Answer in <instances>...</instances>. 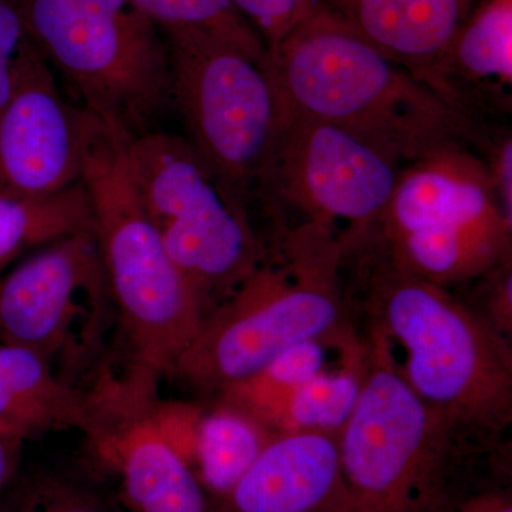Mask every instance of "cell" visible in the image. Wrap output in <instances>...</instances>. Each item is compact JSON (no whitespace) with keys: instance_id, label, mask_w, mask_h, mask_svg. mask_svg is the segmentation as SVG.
Segmentation results:
<instances>
[{"instance_id":"cell-27","label":"cell","mask_w":512,"mask_h":512,"mask_svg":"<svg viewBox=\"0 0 512 512\" xmlns=\"http://www.w3.org/2000/svg\"><path fill=\"white\" fill-rule=\"evenodd\" d=\"M29 512H106L89 495L59 484H46L33 497Z\"/></svg>"},{"instance_id":"cell-11","label":"cell","mask_w":512,"mask_h":512,"mask_svg":"<svg viewBox=\"0 0 512 512\" xmlns=\"http://www.w3.org/2000/svg\"><path fill=\"white\" fill-rule=\"evenodd\" d=\"M89 120V111L64 99L32 43L0 107V195L46 200L80 183Z\"/></svg>"},{"instance_id":"cell-28","label":"cell","mask_w":512,"mask_h":512,"mask_svg":"<svg viewBox=\"0 0 512 512\" xmlns=\"http://www.w3.org/2000/svg\"><path fill=\"white\" fill-rule=\"evenodd\" d=\"M487 163L493 183L495 197L504 217L512 224V140L511 134L501 138L491 147L490 161Z\"/></svg>"},{"instance_id":"cell-26","label":"cell","mask_w":512,"mask_h":512,"mask_svg":"<svg viewBox=\"0 0 512 512\" xmlns=\"http://www.w3.org/2000/svg\"><path fill=\"white\" fill-rule=\"evenodd\" d=\"M439 512H512L511 488L493 484L468 490L461 485Z\"/></svg>"},{"instance_id":"cell-7","label":"cell","mask_w":512,"mask_h":512,"mask_svg":"<svg viewBox=\"0 0 512 512\" xmlns=\"http://www.w3.org/2000/svg\"><path fill=\"white\" fill-rule=\"evenodd\" d=\"M127 160L144 210L207 318L261 264L264 235L187 138L128 137Z\"/></svg>"},{"instance_id":"cell-24","label":"cell","mask_w":512,"mask_h":512,"mask_svg":"<svg viewBox=\"0 0 512 512\" xmlns=\"http://www.w3.org/2000/svg\"><path fill=\"white\" fill-rule=\"evenodd\" d=\"M30 45L18 0H0V107L15 89Z\"/></svg>"},{"instance_id":"cell-14","label":"cell","mask_w":512,"mask_h":512,"mask_svg":"<svg viewBox=\"0 0 512 512\" xmlns=\"http://www.w3.org/2000/svg\"><path fill=\"white\" fill-rule=\"evenodd\" d=\"M224 498L227 512H343L338 437L275 433Z\"/></svg>"},{"instance_id":"cell-3","label":"cell","mask_w":512,"mask_h":512,"mask_svg":"<svg viewBox=\"0 0 512 512\" xmlns=\"http://www.w3.org/2000/svg\"><path fill=\"white\" fill-rule=\"evenodd\" d=\"M343 256L333 229H276L261 264L204 319L170 376L221 393L299 343L348 342Z\"/></svg>"},{"instance_id":"cell-19","label":"cell","mask_w":512,"mask_h":512,"mask_svg":"<svg viewBox=\"0 0 512 512\" xmlns=\"http://www.w3.org/2000/svg\"><path fill=\"white\" fill-rule=\"evenodd\" d=\"M80 231H92V211L82 183L46 200L0 195V268L25 252Z\"/></svg>"},{"instance_id":"cell-6","label":"cell","mask_w":512,"mask_h":512,"mask_svg":"<svg viewBox=\"0 0 512 512\" xmlns=\"http://www.w3.org/2000/svg\"><path fill=\"white\" fill-rule=\"evenodd\" d=\"M362 392L338 436L343 512H439L461 487L468 441L413 392L372 329Z\"/></svg>"},{"instance_id":"cell-5","label":"cell","mask_w":512,"mask_h":512,"mask_svg":"<svg viewBox=\"0 0 512 512\" xmlns=\"http://www.w3.org/2000/svg\"><path fill=\"white\" fill-rule=\"evenodd\" d=\"M160 32L170 60V104L185 138L255 224H271L276 154L289 106L268 55L195 30Z\"/></svg>"},{"instance_id":"cell-20","label":"cell","mask_w":512,"mask_h":512,"mask_svg":"<svg viewBox=\"0 0 512 512\" xmlns=\"http://www.w3.org/2000/svg\"><path fill=\"white\" fill-rule=\"evenodd\" d=\"M325 342L311 340L285 350L265 369L222 390L220 403L278 433L293 394L326 370Z\"/></svg>"},{"instance_id":"cell-12","label":"cell","mask_w":512,"mask_h":512,"mask_svg":"<svg viewBox=\"0 0 512 512\" xmlns=\"http://www.w3.org/2000/svg\"><path fill=\"white\" fill-rule=\"evenodd\" d=\"M153 399L100 387L99 426L90 439L119 468L138 512H208L204 487L165 434Z\"/></svg>"},{"instance_id":"cell-2","label":"cell","mask_w":512,"mask_h":512,"mask_svg":"<svg viewBox=\"0 0 512 512\" xmlns=\"http://www.w3.org/2000/svg\"><path fill=\"white\" fill-rule=\"evenodd\" d=\"M362 262L373 328L406 350L404 380L470 444L512 421L510 339L443 286L393 264L367 241L346 248Z\"/></svg>"},{"instance_id":"cell-16","label":"cell","mask_w":512,"mask_h":512,"mask_svg":"<svg viewBox=\"0 0 512 512\" xmlns=\"http://www.w3.org/2000/svg\"><path fill=\"white\" fill-rule=\"evenodd\" d=\"M99 416L96 394L74 387L32 350L0 342V431L20 440L67 429L90 437Z\"/></svg>"},{"instance_id":"cell-1","label":"cell","mask_w":512,"mask_h":512,"mask_svg":"<svg viewBox=\"0 0 512 512\" xmlns=\"http://www.w3.org/2000/svg\"><path fill=\"white\" fill-rule=\"evenodd\" d=\"M268 57L289 109L348 128L403 165L484 137L436 87L328 8L303 20Z\"/></svg>"},{"instance_id":"cell-25","label":"cell","mask_w":512,"mask_h":512,"mask_svg":"<svg viewBox=\"0 0 512 512\" xmlns=\"http://www.w3.org/2000/svg\"><path fill=\"white\" fill-rule=\"evenodd\" d=\"M478 279L484 284V312L480 315L508 338L512 332L511 259Z\"/></svg>"},{"instance_id":"cell-15","label":"cell","mask_w":512,"mask_h":512,"mask_svg":"<svg viewBox=\"0 0 512 512\" xmlns=\"http://www.w3.org/2000/svg\"><path fill=\"white\" fill-rule=\"evenodd\" d=\"M365 39L437 89L471 0H326Z\"/></svg>"},{"instance_id":"cell-10","label":"cell","mask_w":512,"mask_h":512,"mask_svg":"<svg viewBox=\"0 0 512 512\" xmlns=\"http://www.w3.org/2000/svg\"><path fill=\"white\" fill-rule=\"evenodd\" d=\"M403 167L348 128L289 109L275 161L274 222L295 211L335 232L348 225L342 241L362 237L382 220Z\"/></svg>"},{"instance_id":"cell-9","label":"cell","mask_w":512,"mask_h":512,"mask_svg":"<svg viewBox=\"0 0 512 512\" xmlns=\"http://www.w3.org/2000/svg\"><path fill=\"white\" fill-rule=\"evenodd\" d=\"M113 313L92 231L36 249L0 279V342L32 350L49 365L86 366Z\"/></svg>"},{"instance_id":"cell-23","label":"cell","mask_w":512,"mask_h":512,"mask_svg":"<svg viewBox=\"0 0 512 512\" xmlns=\"http://www.w3.org/2000/svg\"><path fill=\"white\" fill-rule=\"evenodd\" d=\"M266 50L275 49L289 33L320 8L325 0H232Z\"/></svg>"},{"instance_id":"cell-17","label":"cell","mask_w":512,"mask_h":512,"mask_svg":"<svg viewBox=\"0 0 512 512\" xmlns=\"http://www.w3.org/2000/svg\"><path fill=\"white\" fill-rule=\"evenodd\" d=\"M275 433L234 407L218 404L198 416L190 463L212 493L227 497Z\"/></svg>"},{"instance_id":"cell-21","label":"cell","mask_w":512,"mask_h":512,"mask_svg":"<svg viewBox=\"0 0 512 512\" xmlns=\"http://www.w3.org/2000/svg\"><path fill=\"white\" fill-rule=\"evenodd\" d=\"M345 369L323 370L293 394L278 433L316 431L338 437L362 392L365 349L349 355Z\"/></svg>"},{"instance_id":"cell-4","label":"cell","mask_w":512,"mask_h":512,"mask_svg":"<svg viewBox=\"0 0 512 512\" xmlns=\"http://www.w3.org/2000/svg\"><path fill=\"white\" fill-rule=\"evenodd\" d=\"M90 113V111H89ZM128 134L90 113L82 183L117 323L133 353L127 382L156 390L197 336L204 309L134 187Z\"/></svg>"},{"instance_id":"cell-13","label":"cell","mask_w":512,"mask_h":512,"mask_svg":"<svg viewBox=\"0 0 512 512\" xmlns=\"http://www.w3.org/2000/svg\"><path fill=\"white\" fill-rule=\"evenodd\" d=\"M419 231L507 232L487 163L466 147L446 148L404 165L377 227L393 238Z\"/></svg>"},{"instance_id":"cell-22","label":"cell","mask_w":512,"mask_h":512,"mask_svg":"<svg viewBox=\"0 0 512 512\" xmlns=\"http://www.w3.org/2000/svg\"><path fill=\"white\" fill-rule=\"evenodd\" d=\"M158 30L187 29L234 43L255 55L268 50L232 0H133Z\"/></svg>"},{"instance_id":"cell-8","label":"cell","mask_w":512,"mask_h":512,"mask_svg":"<svg viewBox=\"0 0 512 512\" xmlns=\"http://www.w3.org/2000/svg\"><path fill=\"white\" fill-rule=\"evenodd\" d=\"M30 42L63 74L83 109L130 137L170 106L164 37L144 13L117 16L76 0H18Z\"/></svg>"},{"instance_id":"cell-29","label":"cell","mask_w":512,"mask_h":512,"mask_svg":"<svg viewBox=\"0 0 512 512\" xmlns=\"http://www.w3.org/2000/svg\"><path fill=\"white\" fill-rule=\"evenodd\" d=\"M22 441L18 437L0 431V485L9 476L16 453H18L19 444Z\"/></svg>"},{"instance_id":"cell-18","label":"cell","mask_w":512,"mask_h":512,"mask_svg":"<svg viewBox=\"0 0 512 512\" xmlns=\"http://www.w3.org/2000/svg\"><path fill=\"white\" fill-rule=\"evenodd\" d=\"M451 77L495 89L511 86L512 0H484L470 13L437 79V90L443 96L444 84Z\"/></svg>"}]
</instances>
